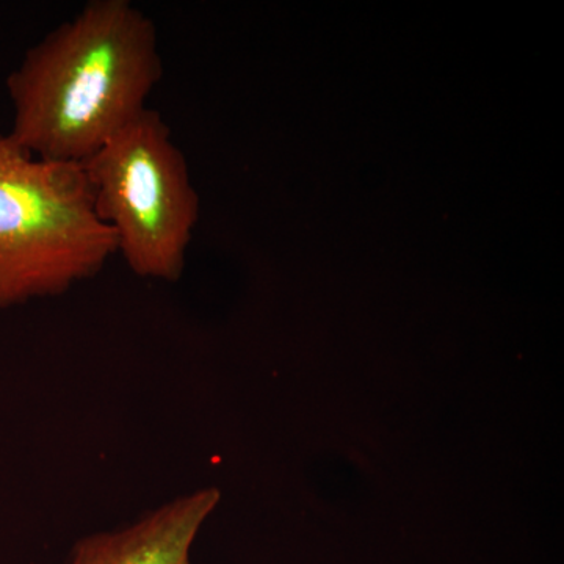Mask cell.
Returning a JSON list of instances; mask_svg holds the SVG:
<instances>
[{
	"mask_svg": "<svg viewBox=\"0 0 564 564\" xmlns=\"http://www.w3.org/2000/svg\"><path fill=\"white\" fill-rule=\"evenodd\" d=\"M162 74L154 21L131 0H91L10 74L7 135L43 161L80 165L148 109Z\"/></svg>",
	"mask_w": 564,
	"mask_h": 564,
	"instance_id": "cell-1",
	"label": "cell"
},
{
	"mask_svg": "<svg viewBox=\"0 0 564 564\" xmlns=\"http://www.w3.org/2000/svg\"><path fill=\"white\" fill-rule=\"evenodd\" d=\"M93 210L117 252L147 280L176 282L199 215L184 154L161 113L147 109L80 163Z\"/></svg>",
	"mask_w": 564,
	"mask_h": 564,
	"instance_id": "cell-3",
	"label": "cell"
},
{
	"mask_svg": "<svg viewBox=\"0 0 564 564\" xmlns=\"http://www.w3.org/2000/svg\"><path fill=\"white\" fill-rule=\"evenodd\" d=\"M192 564V563H191Z\"/></svg>",
	"mask_w": 564,
	"mask_h": 564,
	"instance_id": "cell-5",
	"label": "cell"
},
{
	"mask_svg": "<svg viewBox=\"0 0 564 564\" xmlns=\"http://www.w3.org/2000/svg\"><path fill=\"white\" fill-rule=\"evenodd\" d=\"M220 500L215 486L174 497L132 524L82 538L68 564H191L192 545Z\"/></svg>",
	"mask_w": 564,
	"mask_h": 564,
	"instance_id": "cell-4",
	"label": "cell"
},
{
	"mask_svg": "<svg viewBox=\"0 0 564 564\" xmlns=\"http://www.w3.org/2000/svg\"><path fill=\"white\" fill-rule=\"evenodd\" d=\"M113 254L82 165L43 161L0 135V310L62 295Z\"/></svg>",
	"mask_w": 564,
	"mask_h": 564,
	"instance_id": "cell-2",
	"label": "cell"
}]
</instances>
